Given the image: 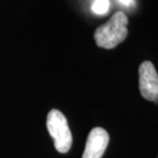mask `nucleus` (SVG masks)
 <instances>
[{"label": "nucleus", "instance_id": "nucleus-1", "mask_svg": "<svg viewBox=\"0 0 158 158\" xmlns=\"http://www.w3.org/2000/svg\"><path fill=\"white\" fill-rule=\"evenodd\" d=\"M127 18L123 11H117L104 25L97 28L94 34L97 46L112 49L127 36Z\"/></svg>", "mask_w": 158, "mask_h": 158}, {"label": "nucleus", "instance_id": "nucleus-3", "mask_svg": "<svg viewBox=\"0 0 158 158\" xmlns=\"http://www.w3.org/2000/svg\"><path fill=\"white\" fill-rule=\"evenodd\" d=\"M139 88L142 96L149 101L158 100V73L151 61H144L139 68Z\"/></svg>", "mask_w": 158, "mask_h": 158}, {"label": "nucleus", "instance_id": "nucleus-4", "mask_svg": "<svg viewBox=\"0 0 158 158\" xmlns=\"http://www.w3.org/2000/svg\"><path fill=\"white\" fill-rule=\"evenodd\" d=\"M108 142V133L102 127H94L87 139L83 158H101Z\"/></svg>", "mask_w": 158, "mask_h": 158}, {"label": "nucleus", "instance_id": "nucleus-6", "mask_svg": "<svg viewBox=\"0 0 158 158\" xmlns=\"http://www.w3.org/2000/svg\"><path fill=\"white\" fill-rule=\"evenodd\" d=\"M119 2H120V3H123V5L129 6V5H131V4H132V3L134 2V0H119Z\"/></svg>", "mask_w": 158, "mask_h": 158}, {"label": "nucleus", "instance_id": "nucleus-5", "mask_svg": "<svg viewBox=\"0 0 158 158\" xmlns=\"http://www.w3.org/2000/svg\"><path fill=\"white\" fill-rule=\"evenodd\" d=\"M109 9V0H94L92 4V10L96 15H103L108 12Z\"/></svg>", "mask_w": 158, "mask_h": 158}, {"label": "nucleus", "instance_id": "nucleus-2", "mask_svg": "<svg viewBox=\"0 0 158 158\" xmlns=\"http://www.w3.org/2000/svg\"><path fill=\"white\" fill-rule=\"evenodd\" d=\"M47 129L54 141V147L60 153H66L73 144L72 132L68 120L59 110L52 109L47 115Z\"/></svg>", "mask_w": 158, "mask_h": 158}]
</instances>
